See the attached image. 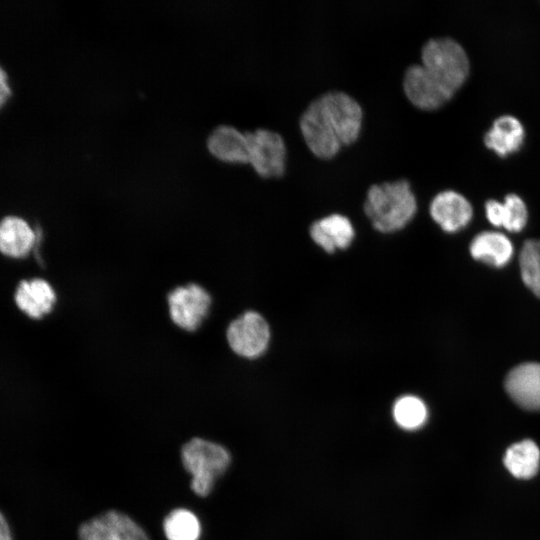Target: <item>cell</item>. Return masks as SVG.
<instances>
[{
  "label": "cell",
  "instance_id": "20",
  "mask_svg": "<svg viewBox=\"0 0 540 540\" xmlns=\"http://www.w3.org/2000/svg\"><path fill=\"white\" fill-rule=\"evenodd\" d=\"M392 414L399 427L415 430L426 422L428 410L420 398L414 395H405L395 401Z\"/></svg>",
  "mask_w": 540,
  "mask_h": 540
},
{
  "label": "cell",
  "instance_id": "16",
  "mask_svg": "<svg viewBox=\"0 0 540 540\" xmlns=\"http://www.w3.org/2000/svg\"><path fill=\"white\" fill-rule=\"evenodd\" d=\"M207 147L216 158L231 163L249 162L247 133L222 125L210 134Z\"/></svg>",
  "mask_w": 540,
  "mask_h": 540
},
{
  "label": "cell",
  "instance_id": "15",
  "mask_svg": "<svg viewBox=\"0 0 540 540\" xmlns=\"http://www.w3.org/2000/svg\"><path fill=\"white\" fill-rule=\"evenodd\" d=\"M38 240V231L18 216H6L0 221V253L20 259L28 256Z\"/></svg>",
  "mask_w": 540,
  "mask_h": 540
},
{
  "label": "cell",
  "instance_id": "18",
  "mask_svg": "<svg viewBox=\"0 0 540 540\" xmlns=\"http://www.w3.org/2000/svg\"><path fill=\"white\" fill-rule=\"evenodd\" d=\"M513 252L510 239L498 231H482L470 244V253L474 259L497 268L508 264Z\"/></svg>",
  "mask_w": 540,
  "mask_h": 540
},
{
  "label": "cell",
  "instance_id": "7",
  "mask_svg": "<svg viewBox=\"0 0 540 540\" xmlns=\"http://www.w3.org/2000/svg\"><path fill=\"white\" fill-rule=\"evenodd\" d=\"M210 305V295L197 284L177 287L168 295L169 314L172 321L187 331H194L202 324Z\"/></svg>",
  "mask_w": 540,
  "mask_h": 540
},
{
  "label": "cell",
  "instance_id": "9",
  "mask_svg": "<svg viewBox=\"0 0 540 540\" xmlns=\"http://www.w3.org/2000/svg\"><path fill=\"white\" fill-rule=\"evenodd\" d=\"M504 387L519 407L540 411V363L526 362L517 365L507 374Z\"/></svg>",
  "mask_w": 540,
  "mask_h": 540
},
{
  "label": "cell",
  "instance_id": "8",
  "mask_svg": "<svg viewBox=\"0 0 540 540\" xmlns=\"http://www.w3.org/2000/svg\"><path fill=\"white\" fill-rule=\"evenodd\" d=\"M78 540H149L146 532L130 517L109 511L83 523Z\"/></svg>",
  "mask_w": 540,
  "mask_h": 540
},
{
  "label": "cell",
  "instance_id": "5",
  "mask_svg": "<svg viewBox=\"0 0 540 540\" xmlns=\"http://www.w3.org/2000/svg\"><path fill=\"white\" fill-rule=\"evenodd\" d=\"M249 163L264 178L281 177L286 166V145L280 134L268 129L247 132Z\"/></svg>",
  "mask_w": 540,
  "mask_h": 540
},
{
  "label": "cell",
  "instance_id": "17",
  "mask_svg": "<svg viewBox=\"0 0 540 540\" xmlns=\"http://www.w3.org/2000/svg\"><path fill=\"white\" fill-rule=\"evenodd\" d=\"M487 220L495 227L509 232H520L527 224L528 210L524 200L515 193H509L503 202L489 199L485 203Z\"/></svg>",
  "mask_w": 540,
  "mask_h": 540
},
{
  "label": "cell",
  "instance_id": "3",
  "mask_svg": "<svg viewBox=\"0 0 540 540\" xmlns=\"http://www.w3.org/2000/svg\"><path fill=\"white\" fill-rule=\"evenodd\" d=\"M426 75L452 95L465 83L470 62L464 48L449 37L429 39L421 49Z\"/></svg>",
  "mask_w": 540,
  "mask_h": 540
},
{
  "label": "cell",
  "instance_id": "14",
  "mask_svg": "<svg viewBox=\"0 0 540 540\" xmlns=\"http://www.w3.org/2000/svg\"><path fill=\"white\" fill-rule=\"evenodd\" d=\"M485 146L499 157H507L521 149L525 140V128L512 115L497 117L483 137Z\"/></svg>",
  "mask_w": 540,
  "mask_h": 540
},
{
  "label": "cell",
  "instance_id": "12",
  "mask_svg": "<svg viewBox=\"0 0 540 540\" xmlns=\"http://www.w3.org/2000/svg\"><path fill=\"white\" fill-rule=\"evenodd\" d=\"M18 309L31 319H41L49 314L56 303L52 285L42 278L21 280L14 292Z\"/></svg>",
  "mask_w": 540,
  "mask_h": 540
},
{
  "label": "cell",
  "instance_id": "4",
  "mask_svg": "<svg viewBox=\"0 0 540 540\" xmlns=\"http://www.w3.org/2000/svg\"><path fill=\"white\" fill-rule=\"evenodd\" d=\"M181 459L184 468L192 476L191 489L202 497L210 494L231 463L226 448L200 438H194L183 445Z\"/></svg>",
  "mask_w": 540,
  "mask_h": 540
},
{
  "label": "cell",
  "instance_id": "13",
  "mask_svg": "<svg viewBox=\"0 0 540 540\" xmlns=\"http://www.w3.org/2000/svg\"><path fill=\"white\" fill-rule=\"evenodd\" d=\"M309 234L314 243L327 253L348 248L355 237L354 227L348 217L331 214L314 221Z\"/></svg>",
  "mask_w": 540,
  "mask_h": 540
},
{
  "label": "cell",
  "instance_id": "19",
  "mask_svg": "<svg viewBox=\"0 0 540 540\" xmlns=\"http://www.w3.org/2000/svg\"><path fill=\"white\" fill-rule=\"evenodd\" d=\"M503 462L516 478H532L539 470L540 451L534 441L526 439L511 445L505 452Z\"/></svg>",
  "mask_w": 540,
  "mask_h": 540
},
{
  "label": "cell",
  "instance_id": "23",
  "mask_svg": "<svg viewBox=\"0 0 540 540\" xmlns=\"http://www.w3.org/2000/svg\"><path fill=\"white\" fill-rule=\"evenodd\" d=\"M11 94L10 86L8 84V78L0 66V108L4 105Z\"/></svg>",
  "mask_w": 540,
  "mask_h": 540
},
{
  "label": "cell",
  "instance_id": "10",
  "mask_svg": "<svg viewBox=\"0 0 540 540\" xmlns=\"http://www.w3.org/2000/svg\"><path fill=\"white\" fill-rule=\"evenodd\" d=\"M429 211L432 219L448 233L466 227L473 216L469 200L454 190H444L436 194L430 203Z\"/></svg>",
  "mask_w": 540,
  "mask_h": 540
},
{
  "label": "cell",
  "instance_id": "11",
  "mask_svg": "<svg viewBox=\"0 0 540 540\" xmlns=\"http://www.w3.org/2000/svg\"><path fill=\"white\" fill-rule=\"evenodd\" d=\"M403 89L408 100L422 110H435L452 98V94L433 82L420 64L410 65L403 78Z\"/></svg>",
  "mask_w": 540,
  "mask_h": 540
},
{
  "label": "cell",
  "instance_id": "1",
  "mask_svg": "<svg viewBox=\"0 0 540 540\" xmlns=\"http://www.w3.org/2000/svg\"><path fill=\"white\" fill-rule=\"evenodd\" d=\"M362 120L360 104L351 95L334 90L310 102L300 116L299 125L310 151L328 159L357 140Z\"/></svg>",
  "mask_w": 540,
  "mask_h": 540
},
{
  "label": "cell",
  "instance_id": "6",
  "mask_svg": "<svg viewBox=\"0 0 540 540\" xmlns=\"http://www.w3.org/2000/svg\"><path fill=\"white\" fill-rule=\"evenodd\" d=\"M227 341L237 355L245 358L259 357L268 348L269 325L259 313L245 312L230 323Z\"/></svg>",
  "mask_w": 540,
  "mask_h": 540
},
{
  "label": "cell",
  "instance_id": "24",
  "mask_svg": "<svg viewBox=\"0 0 540 540\" xmlns=\"http://www.w3.org/2000/svg\"><path fill=\"white\" fill-rule=\"evenodd\" d=\"M0 540H14L10 525L0 511Z\"/></svg>",
  "mask_w": 540,
  "mask_h": 540
},
{
  "label": "cell",
  "instance_id": "22",
  "mask_svg": "<svg viewBox=\"0 0 540 540\" xmlns=\"http://www.w3.org/2000/svg\"><path fill=\"white\" fill-rule=\"evenodd\" d=\"M523 283L540 298V240H527L519 253Z\"/></svg>",
  "mask_w": 540,
  "mask_h": 540
},
{
  "label": "cell",
  "instance_id": "21",
  "mask_svg": "<svg viewBox=\"0 0 540 540\" xmlns=\"http://www.w3.org/2000/svg\"><path fill=\"white\" fill-rule=\"evenodd\" d=\"M200 523L191 511L176 509L164 520V532L168 540H198Z\"/></svg>",
  "mask_w": 540,
  "mask_h": 540
},
{
  "label": "cell",
  "instance_id": "2",
  "mask_svg": "<svg viewBox=\"0 0 540 540\" xmlns=\"http://www.w3.org/2000/svg\"><path fill=\"white\" fill-rule=\"evenodd\" d=\"M416 211V197L406 179L374 184L367 191L364 212L379 232L391 233L402 229Z\"/></svg>",
  "mask_w": 540,
  "mask_h": 540
}]
</instances>
